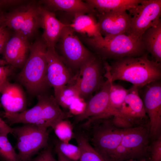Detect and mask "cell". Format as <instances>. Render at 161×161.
I'll return each mask as SVG.
<instances>
[{
  "mask_svg": "<svg viewBox=\"0 0 161 161\" xmlns=\"http://www.w3.org/2000/svg\"><path fill=\"white\" fill-rule=\"evenodd\" d=\"M104 77L114 82L117 80L131 83L140 90L145 85L161 80V63L148 58V52L137 57H127L104 62Z\"/></svg>",
  "mask_w": 161,
  "mask_h": 161,
  "instance_id": "1",
  "label": "cell"
},
{
  "mask_svg": "<svg viewBox=\"0 0 161 161\" xmlns=\"http://www.w3.org/2000/svg\"><path fill=\"white\" fill-rule=\"evenodd\" d=\"M78 36L93 53L103 61L139 56L146 52L140 38L126 34L96 38Z\"/></svg>",
  "mask_w": 161,
  "mask_h": 161,
  "instance_id": "2",
  "label": "cell"
},
{
  "mask_svg": "<svg viewBox=\"0 0 161 161\" xmlns=\"http://www.w3.org/2000/svg\"><path fill=\"white\" fill-rule=\"evenodd\" d=\"M37 96L38 102L32 108L19 113L4 117L9 125L22 123L48 128L60 120L66 119L72 115L62 110L54 96L45 93Z\"/></svg>",
  "mask_w": 161,
  "mask_h": 161,
  "instance_id": "3",
  "label": "cell"
},
{
  "mask_svg": "<svg viewBox=\"0 0 161 161\" xmlns=\"http://www.w3.org/2000/svg\"><path fill=\"white\" fill-rule=\"evenodd\" d=\"M47 48L42 39L36 40L31 46L28 58L18 75L19 81L32 95L44 94L50 86L47 79Z\"/></svg>",
  "mask_w": 161,
  "mask_h": 161,
  "instance_id": "4",
  "label": "cell"
},
{
  "mask_svg": "<svg viewBox=\"0 0 161 161\" xmlns=\"http://www.w3.org/2000/svg\"><path fill=\"white\" fill-rule=\"evenodd\" d=\"M112 117L95 120L84 128L90 131L87 138L92 145L106 161L120 144L126 129L116 126Z\"/></svg>",
  "mask_w": 161,
  "mask_h": 161,
  "instance_id": "5",
  "label": "cell"
},
{
  "mask_svg": "<svg viewBox=\"0 0 161 161\" xmlns=\"http://www.w3.org/2000/svg\"><path fill=\"white\" fill-rule=\"evenodd\" d=\"M58 42L60 53L59 55L75 75L95 55L85 47L68 24L63 29Z\"/></svg>",
  "mask_w": 161,
  "mask_h": 161,
  "instance_id": "6",
  "label": "cell"
},
{
  "mask_svg": "<svg viewBox=\"0 0 161 161\" xmlns=\"http://www.w3.org/2000/svg\"><path fill=\"white\" fill-rule=\"evenodd\" d=\"M16 148L21 161H29L41 149L48 146L47 128L30 124L13 128Z\"/></svg>",
  "mask_w": 161,
  "mask_h": 161,
  "instance_id": "7",
  "label": "cell"
},
{
  "mask_svg": "<svg viewBox=\"0 0 161 161\" xmlns=\"http://www.w3.org/2000/svg\"><path fill=\"white\" fill-rule=\"evenodd\" d=\"M149 127L144 124L126 129L120 144L109 160L133 159L145 154L149 148Z\"/></svg>",
  "mask_w": 161,
  "mask_h": 161,
  "instance_id": "8",
  "label": "cell"
},
{
  "mask_svg": "<svg viewBox=\"0 0 161 161\" xmlns=\"http://www.w3.org/2000/svg\"><path fill=\"white\" fill-rule=\"evenodd\" d=\"M105 71L104 61L95 54L82 66L75 81L80 97L85 100L101 88Z\"/></svg>",
  "mask_w": 161,
  "mask_h": 161,
  "instance_id": "9",
  "label": "cell"
},
{
  "mask_svg": "<svg viewBox=\"0 0 161 161\" xmlns=\"http://www.w3.org/2000/svg\"><path fill=\"white\" fill-rule=\"evenodd\" d=\"M149 118V137L155 140L161 136V81L151 82L139 90Z\"/></svg>",
  "mask_w": 161,
  "mask_h": 161,
  "instance_id": "10",
  "label": "cell"
},
{
  "mask_svg": "<svg viewBox=\"0 0 161 161\" xmlns=\"http://www.w3.org/2000/svg\"><path fill=\"white\" fill-rule=\"evenodd\" d=\"M128 11L131 19L128 35L140 39L155 21L160 18L161 0H142L140 4Z\"/></svg>",
  "mask_w": 161,
  "mask_h": 161,
  "instance_id": "11",
  "label": "cell"
},
{
  "mask_svg": "<svg viewBox=\"0 0 161 161\" xmlns=\"http://www.w3.org/2000/svg\"><path fill=\"white\" fill-rule=\"evenodd\" d=\"M46 56L47 81L53 88L54 96L57 101L64 88L74 81L75 75L64 63L55 47H47Z\"/></svg>",
  "mask_w": 161,
  "mask_h": 161,
  "instance_id": "12",
  "label": "cell"
},
{
  "mask_svg": "<svg viewBox=\"0 0 161 161\" xmlns=\"http://www.w3.org/2000/svg\"><path fill=\"white\" fill-rule=\"evenodd\" d=\"M95 15L102 36L108 37L128 34L130 29L131 16L126 11L96 13Z\"/></svg>",
  "mask_w": 161,
  "mask_h": 161,
  "instance_id": "13",
  "label": "cell"
},
{
  "mask_svg": "<svg viewBox=\"0 0 161 161\" xmlns=\"http://www.w3.org/2000/svg\"><path fill=\"white\" fill-rule=\"evenodd\" d=\"M110 81L106 78L98 92L86 102L84 111L76 116L75 123H78L86 119L89 122L108 117L109 106V93Z\"/></svg>",
  "mask_w": 161,
  "mask_h": 161,
  "instance_id": "14",
  "label": "cell"
},
{
  "mask_svg": "<svg viewBox=\"0 0 161 161\" xmlns=\"http://www.w3.org/2000/svg\"><path fill=\"white\" fill-rule=\"evenodd\" d=\"M0 92L1 104L4 110L3 117L20 113L27 109L25 93L19 85L10 82L7 79L1 84Z\"/></svg>",
  "mask_w": 161,
  "mask_h": 161,
  "instance_id": "15",
  "label": "cell"
},
{
  "mask_svg": "<svg viewBox=\"0 0 161 161\" xmlns=\"http://www.w3.org/2000/svg\"><path fill=\"white\" fill-rule=\"evenodd\" d=\"M120 108L117 115L127 120L134 126L144 124V121L148 118L143 102L139 94V89L132 86Z\"/></svg>",
  "mask_w": 161,
  "mask_h": 161,
  "instance_id": "16",
  "label": "cell"
},
{
  "mask_svg": "<svg viewBox=\"0 0 161 161\" xmlns=\"http://www.w3.org/2000/svg\"><path fill=\"white\" fill-rule=\"evenodd\" d=\"M31 46L27 39L16 32L3 49L4 60L13 67L22 68L28 58Z\"/></svg>",
  "mask_w": 161,
  "mask_h": 161,
  "instance_id": "17",
  "label": "cell"
},
{
  "mask_svg": "<svg viewBox=\"0 0 161 161\" xmlns=\"http://www.w3.org/2000/svg\"><path fill=\"white\" fill-rule=\"evenodd\" d=\"M39 8L41 26L43 29L42 39L47 47H55L67 24L58 20L53 12L42 7L39 6Z\"/></svg>",
  "mask_w": 161,
  "mask_h": 161,
  "instance_id": "18",
  "label": "cell"
},
{
  "mask_svg": "<svg viewBox=\"0 0 161 161\" xmlns=\"http://www.w3.org/2000/svg\"><path fill=\"white\" fill-rule=\"evenodd\" d=\"M95 14L75 15L72 23L68 25L75 33L80 35L92 38L103 37Z\"/></svg>",
  "mask_w": 161,
  "mask_h": 161,
  "instance_id": "19",
  "label": "cell"
},
{
  "mask_svg": "<svg viewBox=\"0 0 161 161\" xmlns=\"http://www.w3.org/2000/svg\"><path fill=\"white\" fill-rule=\"evenodd\" d=\"M141 41L146 51L155 61L161 63V21L159 18L142 35Z\"/></svg>",
  "mask_w": 161,
  "mask_h": 161,
  "instance_id": "20",
  "label": "cell"
},
{
  "mask_svg": "<svg viewBox=\"0 0 161 161\" xmlns=\"http://www.w3.org/2000/svg\"><path fill=\"white\" fill-rule=\"evenodd\" d=\"M42 2L44 7L48 10L62 11L73 16L78 14L96 13L89 4L80 0H45Z\"/></svg>",
  "mask_w": 161,
  "mask_h": 161,
  "instance_id": "21",
  "label": "cell"
},
{
  "mask_svg": "<svg viewBox=\"0 0 161 161\" xmlns=\"http://www.w3.org/2000/svg\"><path fill=\"white\" fill-rule=\"evenodd\" d=\"M142 0H86L96 13L110 11H127L140 4Z\"/></svg>",
  "mask_w": 161,
  "mask_h": 161,
  "instance_id": "22",
  "label": "cell"
},
{
  "mask_svg": "<svg viewBox=\"0 0 161 161\" xmlns=\"http://www.w3.org/2000/svg\"><path fill=\"white\" fill-rule=\"evenodd\" d=\"M75 138L80 150L78 161H106L90 144L86 136L83 134H74Z\"/></svg>",
  "mask_w": 161,
  "mask_h": 161,
  "instance_id": "23",
  "label": "cell"
},
{
  "mask_svg": "<svg viewBox=\"0 0 161 161\" xmlns=\"http://www.w3.org/2000/svg\"><path fill=\"white\" fill-rule=\"evenodd\" d=\"M109 80L110 86L109 93L108 115L110 117L117 115V111L123 103L129 89H126L119 85L114 84L113 82Z\"/></svg>",
  "mask_w": 161,
  "mask_h": 161,
  "instance_id": "24",
  "label": "cell"
},
{
  "mask_svg": "<svg viewBox=\"0 0 161 161\" xmlns=\"http://www.w3.org/2000/svg\"><path fill=\"white\" fill-rule=\"evenodd\" d=\"M40 26L41 18L39 6H30L20 29L16 33L28 39L35 33Z\"/></svg>",
  "mask_w": 161,
  "mask_h": 161,
  "instance_id": "25",
  "label": "cell"
},
{
  "mask_svg": "<svg viewBox=\"0 0 161 161\" xmlns=\"http://www.w3.org/2000/svg\"><path fill=\"white\" fill-rule=\"evenodd\" d=\"M30 7L15 11L3 18L2 24L6 27L13 29L16 32L20 29L27 14Z\"/></svg>",
  "mask_w": 161,
  "mask_h": 161,
  "instance_id": "26",
  "label": "cell"
},
{
  "mask_svg": "<svg viewBox=\"0 0 161 161\" xmlns=\"http://www.w3.org/2000/svg\"><path fill=\"white\" fill-rule=\"evenodd\" d=\"M51 127L59 140L62 142L69 143L72 138H74L72 126L70 122L66 119L58 120Z\"/></svg>",
  "mask_w": 161,
  "mask_h": 161,
  "instance_id": "27",
  "label": "cell"
},
{
  "mask_svg": "<svg viewBox=\"0 0 161 161\" xmlns=\"http://www.w3.org/2000/svg\"><path fill=\"white\" fill-rule=\"evenodd\" d=\"M7 135L0 134V157L4 161H21Z\"/></svg>",
  "mask_w": 161,
  "mask_h": 161,
  "instance_id": "28",
  "label": "cell"
},
{
  "mask_svg": "<svg viewBox=\"0 0 161 161\" xmlns=\"http://www.w3.org/2000/svg\"><path fill=\"white\" fill-rule=\"evenodd\" d=\"M56 151L61 153L65 157L71 161H78L80 151L78 146L65 143L59 140L57 141L55 144Z\"/></svg>",
  "mask_w": 161,
  "mask_h": 161,
  "instance_id": "29",
  "label": "cell"
},
{
  "mask_svg": "<svg viewBox=\"0 0 161 161\" xmlns=\"http://www.w3.org/2000/svg\"><path fill=\"white\" fill-rule=\"evenodd\" d=\"M80 96L79 91L74 81L64 88L57 102L60 107L68 109L72 102Z\"/></svg>",
  "mask_w": 161,
  "mask_h": 161,
  "instance_id": "30",
  "label": "cell"
},
{
  "mask_svg": "<svg viewBox=\"0 0 161 161\" xmlns=\"http://www.w3.org/2000/svg\"><path fill=\"white\" fill-rule=\"evenodd\" d=\"M86 103L84 99L79 97L75 99L69 105L68 109L69 112L72 115H79L84 111Z\"/></svg>",
  "mask_w": 161,
  "mask_h": 161,
  "instance_id": "31",
  "label": "cell"
},
{
  "mask_svg": "<svg viewBox=\"0 0 161 161\" xmlns=\"http://www.w3.org/2000/svg\"><path fill=\"white\" fill-rule=\"evenodd\" d=\"M29 161H58L54 157L51 146L48 145L35 157Z\"/></svg>",
  "mask_w": 161,
  "mask_h": 161,
  "instance_id": "32",
  "label": "cell"
},
{
  "mask_svg": "<svg viewBox=\"0 0 161 161\" xmlns=\"http://www.w3.org/2000/svg\"><path fill=\"white\" fill-rule=\"evenodd\" d=\"M150 148L151 161H161V136L154 140Z\"/></svg>",
  "mask_w": 161,
  "mask_h": 161,
  "instance_id": "33",
  "label": "cell"
},
{
  "mask_svg": "<svg viewBox=\"0 0 161 161\" xmlns=\"http://www.w3.org/2000/svg\"><path fill=\"white\" fill-rule=\"evenodd\" d=\"M6 27L2 24L0 25V53H2L7 42L10 38Z\"/></svg>",
  "mask_w": 161,
  "mask_h": 161,
  "instance_id": "34",
  "label": "cell"
},
{
  "mask_svg": "<svg viewBox=\"0 0 161 161\" xmlns=\"http://www.w3.org/2000/svg\"><path fill=\"white\" fill-rule=\"evenodd\" d=\"M13 68L10 65L0 66V81L7 79L11 74Z\"/></svg>",
  "mask_w": 161,
  "mask_h": 161,
  "instance_id": "35",
  "label": "cell"
},
{
  "mask_svg": "<svg viewBox=\"0 0 161 161\" xmlns=\"http://www.w3.org/2000/svg\"><path fill=\"white\" fill-rule=\"evenodd\" d=\"M13 128L11 127L0 116V134L7 135L12 134Z\"/></svg>",
  "mask_w": 161,
  "mask_h": 161,
  "instance_id": "36",
  "label": "cell"
},
{
  "mask_svg": "<svg viewBox=\"0 0 161 161\" xmlns=\"http://www.w3.org/2000/svg\"><path fill=\"white\" fill-rule=\"evenodd\" d=\"M56 152L57 154L58 161H71L65 157L59 152L58 151Z\"/></svg>",
  "mask_w": 161,
  "mask_h": 161,
  "instance_id": "37",
  "label": "cell"
},
{
  "mask_svg": "<svg viewBox=\"0 0 161 161\" xmlns=\"http://www.w3.org/2000/svg\"><path fill=\"white\" fill-rule=\"evenodd\" d=\"M7 64V63L4 60L0 58V66H5Z\"/></svg>",
  "mask_w": 161,
  "mask_h": 161,
  "instance_id": "38",
  "label": "cell"
},
{
  "mask_svg": "<svg viewBox=\"0 0 161 161\" xmlns=\"http://www.w3.org/2000/svg\"><path fill=\"white\" fill-rule=\"evenodd\" d=\"M123 161H146V160L144 159H143L142 160H138V161L134 160L133 159H130V160H127Z\"/></svg>",
  "mask_w": 161,
  "mask_h": 161,
  "instance_id": "39",
  "label": "cell"
},
{
  "mask_svg": "<svg viewBox=\"0 0 161 161\" xmlns=\"http://www.w3.org/2000/svg\"><path fill=\"white\" fill-rule=\"evenodd\" d=\"M1 80V81H0V87H1V84H2V83L5 80ZM1 103H0V107L1 106ZM1 112H0V116H1Z\"/></svg>",
  "mask_w": 161,
  "mask_h": 161,
  "instance_id": "40",
  "label": "cell"
},
{
  "mask_svg": "<svg viewBox=\"0 0 161 161\" xmlns=\"http://www.w3.org/2000/svg\"><path fill=\"white\" fill-rule=\"evenodd\" d=\"M2 18H3L1 16H0V23H1L2 22Z\"/></svg>",
  "mask_w": 161,
  "mask_h": 161,
  "instance_id": "41",
  "label": "cell"
},
{
  "mask_svg": "<svg viewBox=\"0 0 161 161\" xmlns=\"http://www.w3.org/2000/svg\"><path fill=\"white\" fill-rule=\"evenodd\" d=\"M0 159H1V158H0Z\"/></svg>",
  "mask_w": 161,
  "mask_h": 161,
  "instance_id": "42",
  "label": "cell"
},
{
  "mask_svg": "<svg viewBox=\"0 0 161 161\" xmlns=\"http://www.w3.org/2000/svg\"></svg>",
  "mask_w": 161,
  "mask_h": 161,
  "instance_id": "43",
  "label": "cell"
},
{
  "mask_svg": "<svg viewBox=\"0 0 161 161\" xmlns=\"http://www.w3.org/2000/svg\"></svg>",
  "mask_w": 161,
  "mask_h": 161,
  "instance_id": "44",
  "label": "cell"
}]
</instances>
